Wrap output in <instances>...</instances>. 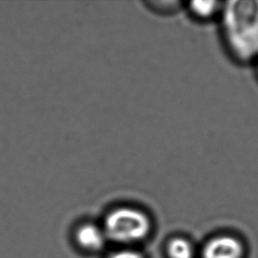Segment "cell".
Returning a JSON list of instances; mask_svg holds the SVG:
<instances>
[{
  "label": "cell",
  "mask_w": 258,
  "mask_h": 258,
  "mask_svg": "<svg viewBox=\"0 0 258 258\" xmlns=\"http://www.w3.org/2000/svg\"><path fill=\"white\" fill-rule=\"evenodd\" d=\"M108 258H144L141 253L133 249H123L115 252Z\"/></svg>",
  "instance_id": "7"
},
{
  "label": "cell",
  "mask_w": 258,
  "mask_h": 258,
  "mask_svg": "<svg viewBox=\"0 0 258 258\" xmlns=\"http://www.w3.org/2000/svg\"><path fill=\"white\" fill-rule=\"evenodd\" d=\"M168 254L170 258H193L194 248L184 238H174L168 245Z\"/></svg>",
  "instance_id": "6"
},
{
  "label": "cell",
  "mask_w": 258,
  "mask_h": 258,
  "mask_svg": "<svg viewBox=\"0 0 258 258\" xmlns=\"http://www.w3.org/2000/svg\"><path fill=\"white\" fill-rule=\"evenodd\" d=\"M223 4L216 1H191L186 6L188 14L198 21L212 20L216 15H220Z\"/></svg>",
  "instance_id": "5"
},
{
  "label": "cell",
  "mask_w": 258,
  "mask_h": 258,
  "mask_svg": "<svg viewBox=\"0 0 258 258\" xmlns=\"http://www.w3.org/2000/svg\"><path fill=\"white\" fill-rule=\"evenodd\" d=\"M247 247L241 238L220 234L210 239L203 248V258H245Z\"/></svg>",
  "instance_id": "3"
},
{
  "label": "cell",
  "mask_w": 258,
  "mask_h": 258,
  "mask_svg": "<svg viewBox=\"0 0 258 258\" xmlns=\"http://www.w3.org/2000/svg\"><path fill=\"white\" fill-rule=\"evenodd\" d=\"M103 229L107 238L118 243H134L147 237L151 223L146 213L132 207H120L108 213Z\"/></svg>",
  "instance_id": "2"
},
{
  "label": "cell",
  "mask_w": 258,
  "mask_h": 258,
  "mask_svg": "<svg viewBox=\"0 0 258 258\" xmlns=\"http://www.w3.org/2000/svg\"><path fill=\"white\" fill-rule=\"evenodd\" d=\"M224 40L241 62L258 58V0L229 1L220 13Z\"/></svg>",
  "instance_id": "1"
},
{
  "label": "cell",
  "mask_w": 258,
  "mask_h": 258,
  "mask_svg": "<svg viewBox=\"0 0 258 258\" xmlns=\"http://www.w3.org/2000/svg\"><path fill=\"white\" fill-rule=\"evenodd\" d=\"M75 236L78 244L88 251L101 250L108 240L103 227L92 223L84 224L79 227Z\"/></svg>",
  "instance_id": "4"
}]
</instances>
